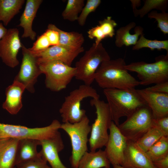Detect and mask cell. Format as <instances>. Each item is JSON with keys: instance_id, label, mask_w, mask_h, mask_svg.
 Segmentation results:
<instances>
[{"instance_id": "2e32d148", "label": "cell", "mask_w": 168, "mask_h": 168, "mask_svg": "<svg viewBox=\"0 0 168 168\" xmlns=\"http://www.w3.org/2000/svg\"><path fill=\"white\" fill-rule=\"evenodd\" d=\"M136 91L150 108L154 119L168 116V94L153 92L146 88Z\"/></svg>"}, {"instance_id": "ba28073f", "label": "cell", "mask_w": 168, "mask_h": 168, "mask_svg": "<svg viewBox=\"0 0 168 168\" xmlns=\"http://www.w3.org/2000/svg\"><path fill=\"white\" fill-rule=\"evenodd\" d=\"M38 62L42 74L45 75L46 87L52 91H59L65 89L75 77V67L61 61L51 60Z\"/></svg>"}, {"instance_id": "4316f807", "label": "cell", "mask_w": 168, "mask_h": 168, "mask_svg": "<svg viewBox=\"0 0 168 168\" xmlns=\"http://www.w3.org/2000/svg\"><path fill=\"white\" fill-rule=\"evenodd\" d=\"M163 136V134L160 131L151 127L135 143L141 150L146 152Z\"/></svg>"}, {"instance_id": "9c48e42d", "label": "cell", "mask_w": 168, "mask_h": 168, "mask_svg": "<svg viewBox=\"0 0 168 168\" xmlns=\"http://www.w3.org/2000/svg\"><path fill=\"white\" fill-rule=\"evenodd\" d=\"M61 124L54 120L48 126L30 128L25 126L0 123V139L10 138L20 140L32 139L40 141L50 139L58 132Z\"/></svg>"}, {"instance_id": "9a60e30c", "label": "cell", "mask_w": 168, "mask_h": 168, "mask_svg": "<svg viewBox=\"0 0 168 168\" xmlns=\"http://www.w3.org/2000/svg\"><path fill=\"white\" fill-rule=\"evenodd\" d=\"M40 145L41 149L39 152L51 168H69L63 163L59 156V153L64 148L59 132L50 139L40 141Z\"/></svg>"}, {"instance_id": "44dd1931", "label": "cell", "mask_w": 168, "mask_h": 168, "mask_svg": "<svg viewBox=\"0 0 168 168\" xmlns=\"http://www.w3.org/2000/svg\"><path fill=\"white\" fill-rule=\"evenodd\" d=\"M136 25L135 22H132L125 26L120 27L116 31L115 44L117 47L135 44L139 36L143 34V30L142 27H135Z\"/></svg>"}, {"instance_id": "836d02e7", "label": "cell", "mask_w": 168, "mask_h": 168, "mask_svg": "<svg viewBox=\"0 0 168 168\" xmlns=\"http://www.w3.org/2000/svg\"><path fill=\"white\" fill-rule=\"evenodd\" d=\"M16 168H51V167L48 165L46 160L41 155L40 157L35 160L26 161L17 165L16 166Z\"/></svg>"}, {"instance_id": "d590c367", "label": "cell", "mask_w": 168, "mask_h": 168, "mask_svg": "<svg viewBox=\"0 0 168 168\" xmlns=\"http://www.w3.org/2000/svg\"><path fill=\"white\" fill-rule=\"evenodd\" d=\"M152 127L159 130L164 136L168 137V116L157 119L153 118Z\"/></svg>"}, {"instance_id": "1f68e13d", "label": "cell", "mask_w": 168, "mask_h": 168, "mask_svg": "<svg viewBox=\"0 0 168 168\" xmlns=\"http://www.w3.org/2000/svg\"><path fill=\"white\" fill-rule=\"evenodd\" d=\"M101 2L100 0H87L78 16L77 21L79 25L83 26L87 18L91 12L95 11Z\"/></svg>"}, {"instance_id": "b9f144b4", "label": "cell", "mask_w": 168, "mask_h": 168, "mask_svg": "<svg viewBox=\"0 0 168 168\" xmlns=\"http://www.w3.org/2000/svg\"><path fill=\"white\" fill-rule=\"evenodd\" d=\"M108 168V167H104V168Z\"/></svg>"}, {"instance_id": "52a82bcc", "label": "cell", "mask_w": 168, "mask_h": 168, "mask_svg": "<svg viewBox=\"0 0 168 168\" xmlns=\"http://www.w3.org/2000/svg\"><path fill=\"white\" fill-rule=\"evenodd\" d=\"M89 123L86 115L78 122L61 124L60 129L64 130L70 139L72 151L69 160L72 168H78L80 159L88 151V135L91 129Z\"/></svg>"}, {"instance_id": "e0dca14e", "label": "cell", "mask_w": 168, "mask_h": 168, "mask_svg": "<svg viewBox=\"0 0 168 168\" xmlns=\"http://www.w3.org/2000/svg\"><path fill=\"white\" fill-rule=\"evenodd\" d=\"M122 166L125 168H156L135 142L128 140Z\"/></svg>"}, {"instance_id": "f35d334b", "label": "cell", "mask_w": 168, "mask_h": 168, "mask_svg": "<svg viewBox=\"0 0 168 168\" xmlns=\"http://www.w3.org/2000/svg\"><path fill=\"white\" fill-rule=\"evenodd\" d=\"M152 162L156 168H168V155Z\"/></svg>"}, {"instance_id": "3957f363", "label": "cell", "mask_w": 168, "mask_h": 168, "mask_svg": "<svg viewBox=\"0 0 168 168\" xmlns=\"http://www.w3.org/2000/svg\"><path fill=\"white\" fill-rule=\"evenodd\" d=\"M88 97L99 99L100 96L96 89L85 84L72 90L65 97L59 110L63 123H77L86 116V111L81 106L83 100Z\"/></svg>"}, {"instance_id": "30bf717a", "label": "cell", "mask_w": 168, "mask_h": 168, "mask_svg": "<svg viewBox=\"0 0 168 168\" xmlns=\"http://www.w3.org/2000/svg\"><path fill=\"white\" fill-rule=\"evenodd\" d=\"M127 118L118 127L128 140L135 142L152 127L153 119L147 105L139 108Z\"/></svg>"}, {"instance_id": "6da1fadb", "label": "cell", "mask_w": 168, "mask_h": 168, "mask_svg": "<svg viewBox=\"0 0 168 168\" xmlns=\"http://www.w3.org/2000/svg\"><path fill=\"white\" fill-rule=\"evenodd\" d=\"M124 59L119 58L103 62L97 70L95 81L104 89L128 90L135 88L140 85L125 68Z\"/></svg>"}, {"instance_id": "8d00e7d4", "label": "cell", "mask_w": 168, "mask_h": 168, "mask_svg": "<svg viewBox=\"0 0 168 168\" xmlns=\"http://www.w3.org/2000/svg\"><path fill=\"white\" fill-rule=\"evenodd\" d=\"M44 33L47 37L51 46L59 45V35L57 30L47 28Z\"/></svg>"}, {"instance_id": "e575fe53", "label": "cell", "mask_w": 168, "mask_h": 168, "mask_svg": "<svg viewBox=\"0 0 168 168\" xmlns=\"http://www.w3.org/2000/svg\"><path fill=\"white\" fill-rule=\"evenodd\" d=\"M50 46L51 45L47 37L43 33L38 37L32 47L28 49L31 52L36 53L44 50Z\"/></svg>"}, {"instance_id": "4dcf8cb0", "label": "cell", "mask_w": 168, "mask_h": 168, "mask_svg": "<svg viewBox=\"0 0 168 168\" xmlns=\"http://www.w3.org/2000/svg\"><path fill=\"white\" fill-rule=\"evenodd\" d=\"M168 1L165 0H146L144 2L143 7L139 10L136 8L133 9L135 16L138 15L141 17H143L148 12L153 9L160 10L161 12H165L167 7Z\"/></svg>"}, {"instance_id": "8fae6325", "label": "cell", "mask_w": 168, "mask_h": 168, "mask_svg": "<svg viewBox=\"0 0 168 168\" xmlns=\"http://www.w3.org/2000/svg\"><path fill=\"white\" fill-rule=\"evenodd\" d=\"M23 58L20 71L14 80L23 84L26 89L33 93L34 85L38 76L42 74L37 58L23 44Z\"/></svg>"}, {"instance_id": "f1b7e54d", "label": "cell", "mask_w": 168, "mask_h": 168, "mask_svg": "<svg viewBox=\"0 0 168 168\" xmlns=\"http://www.w3.org/2000/svg\"><path fill=\"white\" fill-rule=\"evenodd\" d=\"M84 0H68L62 16L64 20L73 22L77 21L78 14L84 6Z\"/></svg>"}, {"instance_id": "277c9868", "label": "cell", "mask_w": 168, "mask_h": 168, "mask_svg": "<svg viewBox=\"0 0 168 168\" xmlns=\"http://www.w3.org/2000/svg\"><path fill=\"white\" fill-rule=\"evenodd\" d=\"M110 59L102 43L93 44L90 49L75 64V78L91 86L95 81L97 70L103 62Z\"/></svg>"}, {"instance_id": "4fadbf2b", "label": "cell", "mask_w": 168, "mask_h": 168, "mask_svg": "<svg viewBox=\"0 0 168 168\" xmlns=\"http://www.w3.org/2000/svg\"><path fill=\"white\" fill-rule=\"evenodd\" d=\"M109 130L108 139L104 151L110 164L121 166L128 140L113 121Z\"/></svg>"}, {"instance_id": "7402d4cb", "label": "cell", "mask_w": 168, "mask_h": 168, "mask_svg": "<svg viewBox=\"0 0 168 168\" xmlns=\"http://www.w3.org/2000/svg\"><path fill=\"white\" fill-rule=\"evenodd\" d=\"M39 145L40 141L37 140L29 138L19 140L16 154V166L40 157L41 155L37 150Z\"/></svg>"}, {"instance_id": "83f0119b", "label": "cell", "mask_w": 168, "mask_h": 168, "mask_svg": "<svg viewBox=\"0 0 168 168\" xmlns=\"http://www.w3.org/2000/svg\"><path fill=\"white\" fill-rule=\"evenodd\" d=\"M145 153L152 162L158 160L168 155V137L162 136Z\"/></svg>"}, {"instance_id": "ab89813d", "label": "cell", "mask_w": 168, "mask_h": 168, "mask_svg": "<svg viewBox=\"0 0 168 168\" xmlns=\"http://www.w3.org/2000/svg\"><path fill=\"white\" fill-rule=\"evenodd\" d=\"M7 29L3 25L2 23L0 22V40H1L6 34Z\"/></svg>"}, {"instance_id": "d4e9b609", "label": "cell", "mask_w": 168, "mask_h": 168, "mask_svg": "<svg viewBox=\"0 0 168 168\" xmlns=\"http://www.w3.org/2000/svg\"><path fill=\"white\" fill-rule=\"evenodd\" d=\"M48 28L54 29L58 32L59 35V45L74 48L82 47L85 40L82 33L75 31H65L60 30L52 24L48 25Z\"/></svg>"}, {"instance_id": "d6986e66", "label": "cell", "mask_w": 168, "mask_h": 168, "mask_svg": "<svg viewBox=\"0 0 168 168\" xmlns=\"http://www.w3.org/2000/svg\"><path fill=\"white\" fill-rule=\"evenodd\" d=\"M25 89L23 84L14 80L6 89V99L2 104L3 108L11 114H17L22 108V95Z\"/></svg>"}, {"instance_id": "8992f818", "label": "cell", "mask_w": 168, "mask_h": 168, "mask_svg": "<svg viewBox=\"0 0 168 168\" xmlns=\"http://www.w3.org/2000/svg\"><path fill=\"white\" fill-rule=\"evenodd\" d=\"M125 68L128 71L137 73L141 85L147 86L168 81V53L166 55L156 57L153 63L139 61L126 65Z\"/></svg>"}, {"instance_id": "60d3db41", "label": "cell", "mask_w": 168, "mask_h": 168, "mask_svg": "<svg viewBox=\"0 0 168 168\" xmlns=\"http://www.w3.org/2000/svg\"><path fill=\"white\" fill-rule=\"evenodd\" d=\"M113 168H125L120 165H114L113 166Z\"/></svg>"}, {"instance_id": "5bb4252c", "label": "cell", "mask_w": 168, "mask_h": 168, "mask_svg": "<svg viewBox=\"0 0 168 168\" xmlns=\"http://www.w3.org/2000/svg\"><path fill=\"white\" fill-rule=\"evenodd\" d=\"M83 47L74 48L59 45L52 46L42 51L32 53L38 62L58 60L71 66L77 56L84 51Z\"/></svg>"}, {"instance_id": "cb8c5ba5", "label": "cell", "mask_w": 168, "mask_h": 168, "mask_svg": "<svg viewBox=\"0 0 168 168\" xmlns=\"http://www.w3.org/2000/svg\"><path fill=\"white\" fill-rule=\"evenodd\" d=\"M110 163L105 151L86 152L79 161L77 168H110Z\"/></svg>"}, {"instance_id": "603a6c76", "label": "cell", "mask_w": 168, "mask_h": 168, "mask_svg": "<svg viewBox=\"0 0 168 168\" xmlns=\"http://www.w3.org/2000/svg\"><path fill=\"white\" fill-rule=\"evenodd\" d=\"M117 25L111 16H107L103 20L99 21L97 25L88 31V37L91 39H95L94 43L98 44L103 40L113 37L115 34L114 28Z\"/></svg>"}, {"instance_id": "d6a6232c", "label": "cell", "mask_w": 168, "mask_h": 168, "mask_svg": "<svg viewBox=\"0 0 168 168\" xmlns=\"http://www.w3.org/2000/svg\"><path fill=\"white\" fill-rule=\"evenodd\" d=\"M150 19H155L157 22V27L165 35L168 33V13L165 12H158L153 11L148 14Z\"/></svg>"}, {"instance_id": "7a4b0ae2", "label": "cell", "mask_w": 168, "mask_h": 168, "mask_svg": "<svg viewBox=\"0 0 168 168\" xmlns=\"http://www.w3.org/2000/svg\"><path fill=\"white\" fill-rule=\"evenodd\" d=\"M103 93L107 101L112 120L117 126L121 117H127L139 108L147 105L135 88L106 89H104Z\"/></svg>"}, {"instance_id": "f546056e", "label": "cell", "mask_w": 168, "mask_h": 168, "mask_svg": "<svg viewBox=\"0 0 168 168\" xmlns=\"http://www.w3.org/2000/svg\"><path fill=\"white\" fill-rule=\"evenodd\" d=\"M143 48H147L153 50L165 49L168 53V40H150L145 38L144 34L140 36L137 43L132 48L133 50H138Z\"/></svg>"}, {"instance_id": "7c38bea8", "label": "cell", "mask_w": 168, "mask_h": 168, "mask_svg": "<svg viewBox=\"0 0 168 168\" xmlns=\"http://www.w3.org/2000/svg\"><path fill=\"white\" fill-rule=\"evenodd\" d=\"M22 45L18 29H7L5 35L0 40V57L2 62L12 68L17 66L19 63L17 55Z\"/></svg>"}, {"instance_id": "ac0fdd59", "label": "cell", "mask_w": 168, "mask_h": 168, "mask_svg": "<svg viewBox=\"0 0 168 168\" xmlns=\"http://www.w3.org/2000/svg\"><path fill=\"white\" fill-rule=\"evenodd\" d=\"M42 0H27L24 10L20 18L19 26L24 30L23 38L29 37L31 40H35L36 34L32 29V25L38 9L43 2Z\"/></svg>"}, {"instance_id": "484cf974", "label": "cell", "mask_w": 168, "mask_h": 168, "mask_svg": "<svg viewBox=\"0 0 168 168\" xmlns=\"http://www.w3.org/2000/svg\"><path fill=\"white\" fill-rule=\"evenodd\" d=\"M24 0H0V21L7 26L20 12Z\"/></svg>"}, {"instance_id": "ffe728a7", "label": "cell", "mask_w": 168, "mask_h": 168, "mask_svg": "<svg viewBox=\"0 0 168 168\" xmlns=\"http://www.w3.org/2000/svg\"><path fill=\"white\" fill-rule=\"evenodd\" d=\"M19 140L10 138L0 139V168H16Z\"/></svg>"}, {"instance_id": "5b68a950", "label": "cell", "mask_w": 168, "mask_h": 168, "mask_svg": "<svg viewBox=\"0 0 168 168\" xmlns=\"http://www.w3.org/2000/svg\"><path fill=\"white\" fill-rule=\"evenodd\" d=\"M90 104L96 110V118L91 126L88 140L90 150L94 152L106 145L109 138L108 130L112 121L107 103L100 99H92Z\"/></svg>"}, {"instance_id": "74e56055", "label": "cell", "mask_w": 168, "mask_h": 168, "mask_svg": "<svg viewBox=\"0 0 168 168\" xmlns=\"http://www.w3.org/2000/svg\"><path fill=\"white\" fill-rule=\"evenodd\" d=\"M146 89L153 92L168 94V81L157 83Z\"/></svg>"}]
</instances>
